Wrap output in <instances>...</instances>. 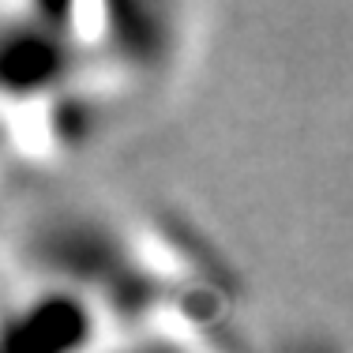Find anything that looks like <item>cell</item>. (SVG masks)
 I'll use <instances>...</instances> for the list:
<instances>
[{
	"instance_id": "7a4b0ae2",
	"label": "cell",
	"mask_w": 353,
	"mask_h": 353,
	"mask_svg": "<svg viewBox=\"0 0 353 353\" xmlns=\"http://www.w3.org/2000/svg\"><path fill=\"white\" fill-rule=\"evenodd\" d=\"M12 263L87 293L136 353H259L237 274L165 211L53 207L27 222Z\"/></svg>"
},
{
	"instance_id": "6da1fadb",
	"label": "cell",
	"mask_w": 353,
	"mask_h": 353,
	"mask_svg": "<svg viewBox=\"0 0 353 353\" xmlns=\"http://www.w3.org/2000/svg\"><path fill=\"white\" fill-rule=\"evenodd\" d=\"M188 12L173 4L8 0L0 109L8 162L30 176L64 170L184 61Z\"/></svg>"
},
{
	"instance_id": "3957f363",
	"label": "cell",
	"mask_w": 353,
	"mask_h": 353,
	"mask_svg": "<svg viewBox=\"0 0 353 353\" xmlns=\"http://www.w3.org/2000/svg\"><path fill=\"white\" fill-rule=\"evenodd\" d=\"M274 353H327V350H319V346H305V342H301V346H282V350H274Z\"/></svg>"
}]
</instances>
